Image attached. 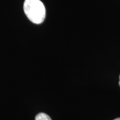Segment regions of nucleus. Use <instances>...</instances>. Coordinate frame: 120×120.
Listing matches in <instances>:
<instances>
[{"mask_svg":"<svg viewBox=\"0 0 120 120\" xmlns=\"http://www.w3.org/2000/svg\"><path fill=\"white\" fill-rule=\"evenodd\" d=\"M114 120H120V117H119V118H117V119H115Z\"/></svg>","mask_w":120,"mask_h":120,"instance_id":"obj_3","label":"nucleus"},{"mask_svg":"<svg viewBox=\"0 0 120 120\" xmlns=\"http://www.w3.org/2000/svg\"><path fill=\"white\" fill-rule=\"evenodd\" d=\"M23 10L27 18L35 24H40L45 18V8L40 0H25Z\"/></svg>","mask_w":120,"mask_h":120,"instance_id":"obj_1","label":"nucleus"},{"mask_svg":"<svg viewBox=\"0 0 120 120\" xmlns=\"http://www.w3.org/2000/svg\"><path fill=\"white\" fill-rule=\"evenodd\" d=\"M119 84H120V82H119Z\"/></svg>","mask_w":120,"mask_h":120,"instance_id":"obj_4","label":"nucleus"},{"mask_svg":"<svg viewBox=\"0 0 120 120\" xmlns=\"http://www.w3.org/2000/svg\"><path fill=\"white\" fill-rule=\"evenodd\" d=\"M35 120H52L49 116L44 113H39L35 116Z\"/></svg>","mask_w":120,"mask_h":120,"instance_id":"obj_2","label":"nucleus"}]
</instances>
